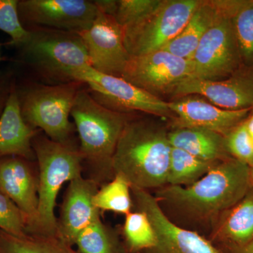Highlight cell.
I'll return each instance as SVG.
<instances>
[{"label":"cell","instance_id":"obj_5","mask_svg":"<svg viewBox=\"0 0 253 253\" xmlns=\"http://www.w3.org/2000/svg\"><path fill=\"white\" fill-rule=\"evenodd\" d=\"M28 41L21 46L23 58L43 77L71 82L70 73L76 68L90 66V60L78 33L33 27Z\"/></svg>","mask_w":253,"mask_h":253},{"label":"cell","instance_id":"obj_14","mask_svg":"<svg viewBox=\"0 0 253 253\" xmlns=\"http://www.w3.org/2000/svg\"><path fill=\"white\" fill-rule=\"evenodd\" d=\"M176 99L201 95L221 109L243 110L253 108V70L241 66L229 77L221 81H204L189 78L172 93Z\"/></svg>","mask_w":253,"mask_h":253},{"label":"cell","instance_id":"obj_13","mask_svg":"<svg viewBox=\"0 0 253 253\" xmlns=\"http://www.w3.org/2000/svg\"><path fill=\"white\" fill-rule=\"evenodd\" d=\"M78 34L85 46L91 67L100 73L122 78L131 56L125 46L124 30L116 18L99 9L90 28Z\"/></svg>","mask_w":253,"mask_h":253},{"label":"cell","instance_id":"obj_30","mask_svg":"<svg viewBox=\"0 0 253 253\" xmlns=\"http://www.w3.org/2000/svg\"><path fill=\"white\" fill-rule=\"evenodd\" d=\"M162 0H121L114 18L123 28L139 21L157 9Z\"/></svg>","mask_w":253,"mask_h":253},{"label":"cell","instance_id":"obj_23","mask_svg":"<svg viewBox=\"0 0 253 253\" xmlns=\"http://www.w3.org/2000/svg\"><path fill=\"white\" fill-rule=\"evenodd\" d=\"M219 162L204 161L184 150L172 147L167 185H191L206 175Z\"/></svg>","mask_w":253,"mask_h":253},{"label":"cell","instance_id":"obj_26","mask_svg":"<svg viewBox=\"0 0 253 253\" xmlns=\"http://www.w3.org/2000/svg\"><path fill=\"white\" fill-rule=\"evenodd\" d=\"M123 234L126 253H144L156 246L154 228L142 211H131L126 215Z\"/></svg>","mask_w":253,"mask_h":253},{"label":"cell","instance_id":"obj_3","mask_svg":"<svg viewBox=\"0 0 253 253\" xmlns=\"http://www.w3.org/2000/svg\"><path fill=\"white\" fill-rule=\"evenodd\" d=\"M71 116L81 140L80 153L99 174L112 175V161L129 114L109 109L82 86Z\"/></svg>","mask_w":253,"mask_h":253},{"label":"cell","instance_id":"obj_15","mask_svg":"<svg viewBox=\"0 0 253 253\" xmlns=\"http://www.w3.org/2000/svg\"><path fill=\"white\" fill-rule=\"evenodd\" d=\"M174 114L172 129L204 128L225 136L249 117L252 109L227 110L218 107L197 96L188 95L168 102Z\"/></svg>","mask_w":253,"mask_h":253},{"label":"cell","instance_id":"obj_34","mask_svg":"<svg viewBox=\"0 0 253 253\" xmlns=\"http://www.w3.org/2000/svg\"><path fill=\"white\" fill-rule=\"evenodd\" d=\"M226 253H253V240L249 242V244L245 245L237 249L229 250L226 251Z\"/></svg>","mask_w":253,"mask_h":253},{"label":"cell","instance_id":"obj_7","mask_svg":"<svg viewBox=\"0 0 253 253\" xmlns=\"http://www.w3.org/2000/svg\"><path fill=\"white\" fill-rule=\"evenodd\" d=\"M203 0H162L157 9L123 28L124 44L131 56L162 49L185 27Z\"/></svg>","mask_w":253,"mask_h":253},{"label":"cell","instance_id":"obj_2","mask_svg":"<svg viewBox=\"0 0 253 253\" xmlns=\"http://www.w3.org/2000/svg\"><path fill=\"white\" fill-rule=\"evenodd\" d=\"M171 149L167 126L130 118L113 156V176L121 174L131 186L148 191L163 187L168 184Z\"/></svg>","mask_w":253,"mask_h":253},{"label":"cell","instance_id":"obj_9","mask_svg":"<svg viewBox=\"0 0 253 253\" xmlns=\"http://www.w3.org/2000/svg\"><path fill=\"white\" fill-rule=\"evenodd\" d=\"M71 81L85 84L100 104L126 111H139L165 118H174L168 102L134 86L124 78L104 74L90 66L76 68L70 73Z\"/></svg>","mask_w":253,"mask_h":253},{"label":"cell","instance_id":"obj_22","mask_svg":"<svg viewBox=\"0 0 253 253\" xmlns=\"http://www.w3.org/2000/svg\"><path fill=\"white\" fill-rule=\"evenodd\" d=\"M0 253H78L57 236L28 234L16 236L0 229Z\"/></svg>","mask_w":253,"mask_h":253},{"label":"cell","instance_id":"obj_37","mask_svg":"<svg viewBox=\"0 0 253 253\" xmlns=\"http://www.w3.org/2000/svg\"><path fill=\"white\" fill-rule=\"evenodd\" d=\"M1 56H0V61H1Z\"/></svg>","mask_w":253,"mask_h":253},{"label":"cell","instance_id":"obj_36","mask_svg":"<svg viewBox=\"0 0 253 253\" xmlns=\"http://www.w3.org/2000/svg\"><path fill=\"white\" fill-rule=\"evenodd\" d=\"M252 179H253V168H252Z\"/></svg>","mask_w":253,"mask_h":253},{"label":"cell","instance_id":"obj_33","mask_svg":"<svg viewBox=\"0 0 253 253\" xmlns=\"http://www.w3.org/2000/svg\"><path fill=\"white\" fill-rule=\"evenodd\" d=\"M11 89V88L8 87L7 83L4 76L0 74V112L4 110Z\"/></svg>","mask_w":253,"mask_h":253},{"label":"cell","instance_id":"obj_27","mask_svg":"<svg viewBox=\"0 0 253 253\" xmlns=\"http://www.w3.org/2000/svg\"><path fill=\"white\" fill-rule=\"evenodd\" d=\"M243 66L253 70V1H244L232 18Z\"/></svg>","mask_w":253,"mask_h":253},{"label":"cell","instance_id":"obj_12","mask_svg":"<svg viewBox=\"0 0 253 253\" xmlns=\"http://www.w3.org/2000/svg\"><path fill=\"white\" fill-rule=\"evenodd\" d=\"M22 21L33 27L79 33L90 28L98 14L94 1L86 0L18 1Z\"/></svg>","mask_w":253,"mask_h":253},{"label":"cell","instance_id":"obj_32","mask_svg":"<svg viewBox=\"0 0 253 253\" xmlns=\"http://www.w3.org/2000/svg\"><path fill=\"white\" fill-rule=\"evenodd\" d=\"M94 3L100 11L114 17L118 9V1L99 0V1H94Z\"/></svg>","mask_w":253,"mask_h":253},{"label":"cell","instance_id":"obj_19","mask_svg":"<svg viewBox=\"0 0 253 253\" xmlns=\"http://www.w3.org/2000/svg\"><path fill=\"white\" fill-rule=\"evenodd\" d=\"M208 239L219 251L237 249L253 240V186L235 206L223 213Z\"/></svg>","mask_w":253,"mask_h":253},{"label":"cell","instance_id":"obj_8","mask_svg":"<svg viewBox=\"0 0 253 253\" xmlns=\"http://www.w3.org/2000/svg\"><path fill=\"white\" fill-rule=\"evenodd\" d=\"M221 10L212 26L205 33L191 59V78L204 81H221L229 77L241 66L233 15L217 0Z\"/></svg>","mask_w":253,"mask_h":253},{"label":"cell","instance_id":"obj_28","mask_svg":"<svg viewBox=\"0 0 253 253\" xmlns=\"http://www.w3.org/2000/svg\"><path fill=\"white\" fill-rule=\"evenodd\" d=\"M17 0H0V31L11 38V44L21 46L29 39L31 33L20 19Z\"/></svg>","mask_w":253,"mask_h":253},{"label":"cell","instance_id":"obj_18","mask_svg":"<svg viewBox=\"0 0 253 253\" xmlns=\"http://www.w3.org/2000/svg\"><path fill=\"white\" fill-rule=\"evenodd\" d=\"M38 130L25 121L14 86L0 116V158L16 156L31 161L36 157L33 141Z\"/></svg>","mask_w":253,"mask_h":253},{"label":"cell","instance_id":"obj_31","mask_svg":"<svg viewBox=\"0 0 253 253\" xmlns=\"http://www.w3.org/2000/svg\"><path fill=\"white\" fill-rule=\"evenodd\" d=\"M0 229L16 236L28 234L26 218L13 201L0 191Z\"/></svg>","mask_w":253,"mask_h":253},{"label":"cell","instance_id":"obj_35","mask_svg":"<svg viewBox=\"0 0 253 253\" xmlns=\"http://www.w3.org/2000/svg\"><path fill=\"white\" fill-rule=\"evenodd\" d=\"M246 125L250 136H251L253 140V108L250 113L249 117L246 120Z\"/></svg>","mask_w":253,"mask_h":253},{"label":"cell","instance_id":"obj_21","mask_svg":"<svg viewBox=\"0 0 253 253\" xmlns=\"http://www.w3.org/2000/svg\"><path fill=\"white\" fill-rule=\"evenodd\" d=\"M220 13L217 1L203 0L185 27L163 46L162 50L178 57L191 60L205 33L212 26Z\"/></svg>","mask_w":253,"mask_h":253},{"label":"cell","instance_id":"obj_4","mask_svg":"<svg viewBox=\"0 0 253 253\" xmlns=\"http://www.w3.org/2000/svg\"><path fill=\"white\" fill-rule=\"evenodd\" d=\"M33 148L38 162V214L33 234L57 236L55 206L60 189L82 174L83 159L79 149L67 143L56 142L44 136H36Z\"/></svg>","mask_w":253,"mask_h":253},{"label":"cell","instance_id":"obj_17","mask_svg":"<svg viewBox=\"0 0 253 253\" xmlns=\"http://www.w3.org/2000/svg\"><path fill=\"white\" fill-rule=\"evenodd\" d=\"M28 161L16 156L0 158V191L19 208L28 234H33L38 222V177Z\"/></svg>","mask_w":253,"mask_h":253},{"label":"cell","instance_id":"obj_10","mask_svg":"<svg viewBox=\"0 0 253 253\" xmlns=\"http://www.w3.org/2000/svg\"><path fill=\"white\" fill-rule=\"evenodd\" d=\"M133 206L149 217L156 236V246L145 253H221L206 236L173 222L148 190L131 186Z\"/></svg>","mask_w":253,"mask_h":253},{"label":"cell","instance_id":"obj_16","mask_svg":"<svg viewBox=\"0 0 253 253\" xmlns=\"http://www.w3.org/2000/svg\"><path fill=\"white\" fill-rule=\"evenodd\" d=\"M98 182L81 175L73 179L69 185L57 219V237L72 246L82 231L101 217L93 204L98 191Z\"/></svg>","mask_w":253,"mask_h":253},{"label":"cell","instance_id":"obj_6","mask_svg":"<svg viewBox=\"0 0 253 253\" xmlns=\"http://www.w3.org/2000/svg\"><path fill=\"white\" fill-rule=\"evenodd\" d=\"M83 83L78 81L54 85H36L18 94L25 121L40 128L51 140L67 144L73 130L69 121L75 99Z\"/></svg>","mask_w":253,"mask_h":253},{"label":"cell","instance_id":"obj_25","mask_svg":"<svg viewBox=\"0 0 253 253\" xmlns=\"http://www.w3.org/2000/svg\"><path fill=\"white\" fill-rule=\"evenodd\" d=\"M93 204L99 211H110L126 215L133 208L130 184L124 176L114 174L112 180L98 190Z\"/></svg>","mask_w":253,"mask_h":253},{"label":"cell","instance_id":"obj_24","mask_svg":"<svg viewBox=\"0 0 253 253\" xmlns=\"http://www.w3.org/2000/svg\"><path fill=\"white\" fill-rule=\"evenodd\" d=\"M75 245L78 253H126L117 235L101 217L81 231Z\"/></svg>","mask_w":253,"mask_h":253},{"label":"cell","instance_id":"obj_20","mask_svg":"<svg viewBox=\"0 0 253 253\" xmlns=\"http://www.w3.org/2000/svg\"><path fill=\"white\" fill-rule=\"evenodd\" d=\"M169 141L172 147L210 162L231 157L226 151L224 136L204 128H174L169 131Z\"/></svg>","mask_w":253,"mask_h":253},{"label":"cell","instance_id":"obj_11","mask_svg":"<svg viewBox=\"0 0 253 253\" xmlns=\"http://www.w3.org/2000/svg\"><path fill=\"white\" fill-rule=\"evenodd\" d=\"M191 60L178 57L165 50L131 56L122 78L134 86L157 96L170 94L192 76Z\"/></svg>","mask_w":253,"mask_h":253},{"label":"cell","instance_id":"obj_1","mask_svg":"<svg viewBox=\"0 0 253 253\" xmlns=\"http://www.w3.org/2000/svg\"><path fill=\"white\" fill-rule=\"evenodd\" d=\"M252 168L230 157L219 161L202 178L188 186L166 185L154 196L173 222L203 235L252 188Z\"/></svg>","mask_w":253,"mask_h":253},{"label":"cell","instance_id":"obj_29","mask_svg":"<svg viewBox=\"0 0 253 253\" xmlns=\"http://www.w3.org/2000/svg\"><path fill=\"white\" fill-rule=\"evenodd\" d=\"M226 151L231 157L253 168V140L246 121L231 129L225 136Z\"/></svg>","mask_w":253,"mask_h":253}]
</instances>
